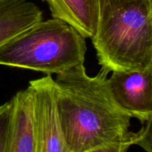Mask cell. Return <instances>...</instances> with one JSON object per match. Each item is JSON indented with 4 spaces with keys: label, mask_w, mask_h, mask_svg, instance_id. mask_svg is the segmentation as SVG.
Returning a JSON list of instances; mask_svg holds the SVG:
<instances>
[{
    "label": "cell",
    "mask_w": 152,
    "mask_h": 152,
    "mask_svg": "<svg viewBox=\"0 0 152 152\" xmlns=\"http://www.w3.org/2000/svg\"><path fill=\"white\" fill-rule=\"evenodd\" d=\"M109 72L152 68V0H121L99 20L91 39Z\"/></svg>",
    "instance_id": "7a4b0ae2"
},
{
    "label": "cell",
    "mask_w": 152,
    "mask_h": 152,
    "mask_svg": "<svg viewBox=\"0 0 152 152\" xmlns=\"http://www.w3.org/2000/svg\"><path fill=\"white\" fill-rule=\"evenodd\" d=\"M109 71L102 68L89 77L84 65L53 80L55 100L65 141L71 152H86L114 142L137 145L132 132V116L117 104L108 83Z\"/></svg>",
    "instance_id": "6da1fadb"
},
{
    "label": "cell",
    "mask_w": 152,
    "mask_h": 152,
    "mask_svg": "<svg viewBox=\"0 0 152 152\" xmlns=\"http://www.w3.org/2000/svg\"><path fill=\"white\" fill-rule=\"evenodd\" d=\"M42 19V11L31 1L0 0V46Z\"/></svg>",
    "instance_id": "ba28073f"
},
{
    "label": "cell",
    "mask_w": 152,
    "mask_h": 152,
    "mask_svg": "<svg viewBox=\"0 0 152 152\" xmlns=\"http://www.w3.org/2000/svg\"><path fill=\"white\" fill-rule=\"evenodd\" d=\"M86 39L60 19L41 21L0 46V65L62 74L84 65Z\"/></svg>",
    "instance_id": "3957f363"
},
{
    "label": "cell",
    "mask_w": 152,
    "mask_h": 152,
    "mask_svg": "<svg viewBox=\"0 0 152 152\" xmlns=\"http://www.w3.org/2000/svg\"><path fill=\"white\" fill-rule=\"evenodd\" d=\"M120 1L121 0H98L99 7V20L103 19Z\"/></svg>",
    "instance_id": "7c38bea8"
},
{
    "label": "cell",
    "mask_w": 152,
    "mask_h": 152,
    "mask_svg": "<svg viewBox=\"0 0 152 152\" xmlns=\"http://www.w3.org/2000/svg\"><path fill=\"white\" fill-rule=\"evenodd\" d=\"M53 18L64 21L85 38L91 39L99 22L98 0H42Z\"/></svg>",
    "instance_id": "52a82bcc"
},
{
    "label": "cell",
    "mask_w": 152,
    "mask_h": 152,
    "mask_svg": "<svg viewBox=\"0 0 152 152\" xmlns=\"http://www.w3.org/2000/svg\"><path fill=\"white\" fill-rule=\"evenodd\" d=\"M134 145L132 142H114L103 146L98 147L86 152H127L132 145Z\"/></svg>",
    "instance_id": "8fae6325"
},
{
    "label": "cell",
    "mask_w": 152,
    "mask_h": 152,
    "mask_svg": "<svg viewBox=\"0 0 152 152\" xmlns=\"http://www.w3.org/2000/svg\"><path fill=\"white\" fill-rule=\"evenodd\" d=\"M13 110L4 152H36L34 96L28 86L12 98Z\"/></svg>",
    "instance_id": "8992f818"
},
{
    "label": "cell",
    "mask_w": 152,
    "mask_h": 152,
    "mask_svg": "<svg viewBox=\"0 0 152 152\" xmlns=\"http://www.w3.org/2000/svg\"><path fill=\"white\" fill-rule=\"evenodd\" d=\"M108 87L117 105L141 123L152 120V68L112 71Z\"/></svg>",
    "instance_id": "5b68a950"
},
{
    "label": "cell",
    "mask_w": 152,
    "mask_h": 152,
    "mask_svg": "<svg viewBox=\"0 0 152 152\" xmlns=\"http://www.w3.org/2000/svg\"><path fill=\"white\" fill-rule=\"evenodd\" d=\"M29 86L34 96L36 152H71L61 127L51 75L31 80Z\"/></svg>",
    "instance_id": "277c9868"
},
{
    "label": "cell",
    "mask_w": 152,
    "mask_h": 152,
    "mask_svg": "<svg viewBox=\"0 0 152 152\" xmlns=\"http://www.w3.org/2000/svg\"><path fill=\"white\" fill-rule=\"evenodd\" d=\"M151 123L152 120L142 123L141 129L137 132L138 137L137 145L147 152L151 151Z\"/></svg>",
    "instance_id": "30bf717a"
},
{
    "label": "cell",
    "mask_w": 152,
    "mask_h": 152,
    "mask_svg": "<svg viewBox=\"0 0 152 152\" xmlns=\"http://www.w3.org/2000/svg\"><path fill=\"white\" fill-rule=\"evenodd\" d=\"M13 100L12 99L0 105V152H4L11 120Z\"/></svg>",
    "instance_id": "9c48e42d"
}]
</instances>
